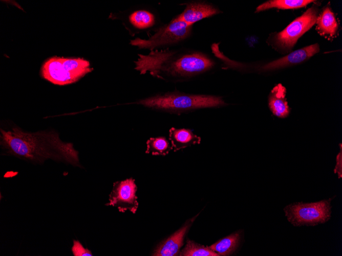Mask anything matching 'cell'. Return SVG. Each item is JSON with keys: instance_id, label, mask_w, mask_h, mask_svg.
Here are the masks:
<instances>
[{"instance_id": "ffe728a7", "label": "cell", "mask_w": 342, "mask_h": 256, "mask_svg": "<svg viewBox=\"0 0 342 256\" xmlns=\"http://www.w3.org/2000/svg\"><path fill=\"white\" fill-rule=\"evenodd\" d=\"M72 252L74 256H92L93 254L90 250L83 247L81 244L77 240L73 241V245L72 247Z\"/></svg>"}, {"instance_id": "7a4b0ae2", "label": "cell", "mask_w": 342, "mask_h": 256, "mask_svg": "<svg viewBox=\"0 0 342 256\" xmlns=\"http://www.w3.org/2000/svg\"><path fill=\"white\" fill-rule=\"evenodd\" d=\"M145 68L151 75L159 78L163 75L177 79L189 78L211 69L215 61L206 54L194 51L157 50L144 56Z\"/></svg>"}, {"instance_id": "9a60e30c", "label": "cell", "mask_w": 342, "mask_h": 256, "mask_svg": "<svg viewBox=\"0 0 342 256\" xmlns=\"http://www.w3.org/2000/svg\"><path fill=\"white\" fill-rule=\"evenodd\" d=\"M240 240V232H236L209 246L220 255H228L237 249Z\"/></svg>"}, {"instance_id": "6da1fadb", "label": "cell", "mask_w": 342, "mask_h": 256, "mask_svg": "<svg viewBox=\"0 0 342 256\" xmlns=\"http://www.w3.org/2000/svg\"><path fill=\"white\" fill-rule=\"evenodd\" d=\"M0 144L6 154L31 162L41 164L52 159L81 167L73 144L62 141L54 131L30 132L16 127L1 128Z\"/></svg>"}, {"instance_id": "5b68a950", "label": "cell", "mask_w": 342, "mask_h": 256, "mask_svg": "<svg viewBox=\"0 0 342 256\" xmlns=\"http://www.w3.org/2000/svg\"><path fill=\"white\" fill-rule=\"evenodd\" d=\"M191 31L192 26L176 17L169 23L160 27L148 39L136 38L131 40L130 44L151 51L157 48L178 44L188 38Z\"/></svg>"}, {"instance_id": "4fadbf2b", "label": "cell", "mask_w": 342, "mask_h": 256, "mask_svg": "<svg viewBox=\"0 0 342 256\" xmlns=\"http://www.w3.org/2000/svg\"><path fill=\"white\" fill-rule=\"evenodd\" d=\"M169 139L174 151L199 144L201 138L193 133L190 129L172 128L169 131Z\"/></svg>"}, {"instance_id": "8fae6325", "label": "cell", "mask_w": 342, "mask_h": 256, "mask_svg": "<svg viewBox=\"0 0 342 256\" xmlns=\"http://www.w3.org/2000/svg\"><path fill=\"white\" fill-rule=\"evenodd\" d=\"M319 50V47L317 43L304 47L266 64L262 67L261 69L273 70L301 63L318 53Z\"/></svg>"}, {"instance_id": "d6986e66", "label": "cell", "mask_w": 342, "mask_h": 256, "mask_svg": "<svg viewBox=\"0 0 342 256\" xmlns=\"http://www.w3.org/2000/svg\"><path fill=\"white\" fill-rule=\"evenodd\" d=\"M181 256H219L208 246H204L187 239L185 247L180 252Z\"/></svg>"}, {"instance_id": "e0dca14e", "label": "cell", "mask_w": 342, "mask_h": 256, "mask_svg": "<svg viewBox=\"0 0 342 256\" xmlns=\"http://www.w3.org/2000/svg\"><path fill=\"white\" fill-rule=\"evenodd\" d=\"M131 25L138 30H145L153 27L156 22L155 15L145 10H138L131 14L129 17Z\"/></svg>"}, {"instance_id": "2e32d148", "label": "cell", "mask_w": 342, "mask_h": 256, "mask_svg": "<svg viewBox=\"0 0 342 256\" xmlns=\"http://www.w3.org/2000/svg\"><path fill=\"white\" fill-rule=\"evenodd\" d=\"M314 2L311 0H272L265 2L259 5L255 12L263 11L271 8L280 9H293L305 7Z\"/></svg>"}, {"instance_id": "ba28073f", "label": "cell", "mask_w": 342, "mask_h": 256, "mask_svg": "<svg viewBox=\"0 0 342 256\" xmlns=\"http://www.w3.org/2000/svg\"><path fill=\"white\" fill-rule=\"evenodd\" d=\"M137 189L132 178L115 182L105 205L116 207L120 212L129 211L135 214L139 205L136 196Z\"/></svg>"}, {"instance_id": "30bf717a", "label": "cell", "mask_w": 342, "mask_h": 256, "mask_svg": "<svg viewBox=\"0 0 342 256\" xmlns=\"http://www.w3.org/2000/svg\"><path fill=\"white\" fill-rule=\"evenodd\" d=\"M198 216V214L187 221L181 228L162 242L154 250L152 255L176 256L179 255L180 248L184 244V239L186 234Z\"/></svg>"}, {"instance_id": "9c48e42d", "label": "cell", "mask_w": 342, "mask_h": 256, "mask_svg": "<svg viewBox=\"0 0 342 256\" xmlns=\"http://www.w3.org/2000/svg\"><path fill=\"white\" fill-rule=\"evenodd\" d=\"M221 11L212 4L205 2L193 1L186 4L183 11L176 17L189 25L203 19L220 13Z\"/></svg>"}, {"instance_id": "ac0fdd59", "label": "cell", "mask_w": 342, "mask_h": 256, "mask_svg": "<svg viewBox=\"0 0 342 256\" xmlns=\"http://www.w3.org/2000/svg\"><path fill=\"white\" fill-rule=\"evenodd\" d=\"M173 149L164 137H151L146 142V153L153 155H166Z\"/></svg>"}, {"instance_id": "52a82bcc", "label": "cell", "mask_w": 342, "mask_h": 256, "mask_svg": "<svg viewBox=\"0 0 342 256\" xmlns=\"http://www.w3.org/2000/svg\"><path fill=\"white\" fill-rule=\"evenodd\" d=\"M317 18V9L314 7L308 9L275 35L276 43L282 49H291L298 39L314 25Z\"/></svg>"}, {"instance_id": "3957f363", "label": "cell", "mask_w": 342, "mask_h": 256, "mask_svg": "<svg viewBox=\"0 0 342 256\" xmlns=\"http://www.w3.org/2000/svg\"><path fill=\"white\" fill-rule=\"evenodd\" d=\"M136 103L144 107L175 113L227 105L221 97L174 91L149 97Z\"/></svg>"}, {"instance_id": "7c38bea8", "label": "cell", "mask_w": 342, "mask_h": 256, "mask_svg": "<svg viewBox=\"0 0 342 256\" xmlns=\"http://www.w3.org/2000/svg\"><path fill=\"white\" fill-rule=\"evenodd\" d=\"M286 94L285 87L279 84L273 88L269 95V107L272 113L279 118H286L290 112Z\"/></svg>"}, {"instance_id": "5bb4252c", "label": "cell", "mask_w": 342, "mask_h": 256, "mask_svg": "<svg viewBox=\"0 0 342 256\" xmlns=\"http://www.w3.org/2000/svg\"><path fill=\"white\" fill-rule=\"evenodd\" d=\"M317 30L322 35L332 37L335 35L338 28L334 13L329 7L325 8L317 18Z\"/></svg>"}, {"instance_id": "277c9868", "label": "cell", "mask_w": 342, "mask_h": 256, "mask_svg": "<svg viewBox=\"0 0 342 256\" xmlns=\"http://www.w3.org/2000/svg\"><path fill=\"white\" fill-rule=\"evenodd\" d=\"M93 69L83 58L53 57L44 62L41 75L54 84L65 85L77 82Z\"/></svg>"}, {"instance_id": "44dd1931", "label": "cell", "mask_w": 342, "mask_h": 256, "mask_svg": "<svg viewBox=\"0 0 342 256\" xmlns=\"http://www.w3.org/2000/svg\"><path fill=\"white\" fill-rule=\"evenodd\" d=\"M342 156H341V146L340 145V151L336 157V164L334 168V172L338 174V178L342 176Z\"/></svg>"}, {"instance_id": "8992f818", "label": "cell", "mask_w": 342, "mask_h": 256, "mask_svg": "<svg viewBox=\"0 0 342 256\" xmlns=\"http://www.w3.org/2000/svg\"><path fill=\"white\" fill-rule=\"evenodd\" d=\"M331 199L317 202L294 203L284 208L288 220L295 226L315 225L327 222L331 217Z\"/></svg>"}]
</instances>
